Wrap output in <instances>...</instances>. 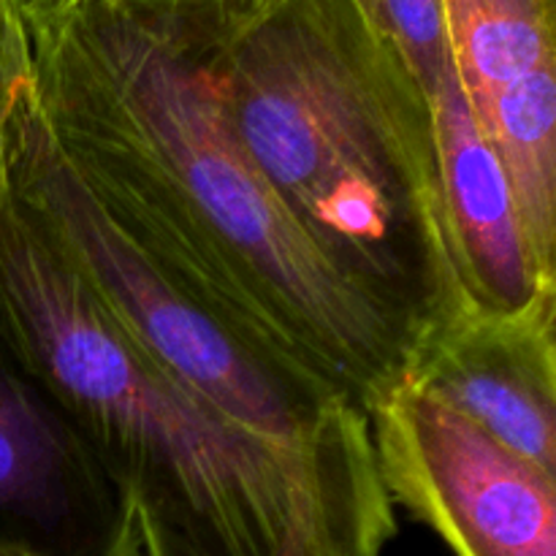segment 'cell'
<instances>
[{"label": "cell", "mask_w": 556, "mask_h": 556, "mask_svg": "<svg viewBox=\"0 0 556 556\" xmlns=\"http://www.w3.org/2000/svg\"><path fill=\"white\" fill-rule=\"evenodd\" d=\"M30 92L125 237L261 351L369 418L413 351L313 248L233 139L206 49L128 0H16Z\"/></svg>", "instance_id": "6da1fadb"}, {"label": "cell", "mask_w": 556, "mask_h": 556, "mask_svg": "<svg viewBox=\"0 0 556 556\" xmlns=\"http://www.w3.org/2000/svg\"><path fill=\"white\" fill-rule=\"evenodd\" d=\"M248 161L329 269L416 351L467 307L432 112L358 0H266L206 49Z\"/></svg>", "instance_id": "7a4b0ae2"}, {"label": "cell", "mask_w": 556, "mask_h": 556, "mask_svg": "<svg viewBox=\"0 0 556 556\" xmlns=\"http://www.w3.org/2000/svg\"><path fill=\"white\" fill-rule=\"evenodd\" d=\"M0 345L130 503L141 556H380L394 505L244 432L92 296L0 177Z\"/></svg>", "instance_id": "3957f363"}, {"label": "cell", "mask_w": 556, "mask_h": 556, "mask_svg": "<svg viewBox=\"0 0 556 556\" xmlns=\"http://www.w3.org/2000/svg\"><path fill=\"white\" fill-rule=\"evenodd\" d=\"M0 177L103 309L174 380L244 432L340 486L389 500L369 418L201 307L106 215L38 112L25 36L0 101Z\"/></svg>", "instance_id": "277c9868"}, {"label": "cell", "mask_w": 556, "mask_h": 556, "mask_svg": "<svg viewBox=\"0 0 556 556\" xmlns=\"http://www.w3.org/2000/svg\"><path fill=\"white\" fill-rule=\"evenodd\" d=\"M391 505L454 556H556V478L405 383L369 413Z\"/></svg>", "instance_id": "5b68a950"}, {"label": "cell", "mask_w": 556, "mask_h": 556, "mask_svg": "<svg viewBox=\"0 0 556 556\" xmlns=\"http://www.w3.org/2000/svg\"><path fill=\"white\" fill-rule=\"evenodd\" d=\"M443 16L462 92L556 282V0H443Z\"/></svg>", "instance_id": "8992f818"}, {"label": "cell", "mask_w": 556, "mask_h": 556, "mask_svg": "<svg viewBox=\"0 0 556 556\" xmlns=\"http://www.w3.org/2000/svg\"><path fill=\"white\" fill-rule=\"evenodd\" d=\"M0 556H141L125 494L63 407L3 345Z\"/></svg>", "instance_id": "52a82bcc"}, {"label": "cell", "mask_w": 556, "mask_h": 556, "mask_svg": "<svg viewBox=\"0 0 556 556\" xmlns=\"http://www.w3.org/2000/svg\"><path fill=\"white\" fill-rule=\"evenodd\" d=\"M556 293L516 313L465 307L416 351L407 383L556 478Z\"/></svg>", "instance_id": "ba28073f"}, {"label": "cell", "mask_w": 556, "mask_h": 556, "mask_svg": "<svg viewBox=\"0 0 556 556\" xmlns=\"http://www.w3.org/2000/svg\"><path fill=\"white\" fill-rule=\"evenodd\" d=\"M434 152L456 277L467 307L516 313L554 296L532 258L508 174L483 136L456 74H445L427 96Z\"/></svg>", "instance_id": "9c48e42d"}, {"label": "cell", "mask_w": 556, "mask_h": 556, "mask_svg": "<svg viewBox=\"0 0 556 556\" xmlns=\"http://www.w3.org/2000/svg\"><path fill=\"white\" fill-rule=\"evenodd\" d=\"M367 14L391 38L424 96L454 71L445 38L443 0H372Z\"/></svg>", "instance_id": "30bf717a"}, {"label": "cell", "mask_w": 556, "mask_h": 556, "mask_svg": "<svg viewBox=\"0 0 556 556\" xmlns=\"http://www.w3.org/2000/svg\"><path fill=\"white\" fill-rule=\"evenodd\" d=\"M212 33H231L266 0H128Z\"/></svg>", "instance_id": "8fae6325"}, {"label": "cell", "mask_w": 556, "mask_h": 556, "mask_svg": "<svg viewBox=\"0 0 556 556\" xmlns=\"http://www.w3.org/2000/svg\"><path fill=\"white\" fill-rule=\"evenodd\" d=\"M20 11L16 0H0V101H3L5 76H9L11 60H14L16 43H20Z\"/></svg>", "instance_id": "7c38bea8"}, {"label": "cell", "mask_w": 556, "mask_h": 556, "mask_svg": "<svg viewBox=\"0 0 556 556\" xmlns=\"http://www.w3.org/2000/svg\"><path fill=\"white\" fill-rule=\"evenodd\" d=\"M358 3H362L364 11H369V3H372V0H358Z\"/></svg>", "instance_id": "4fadbf2b"}]
</instances>
